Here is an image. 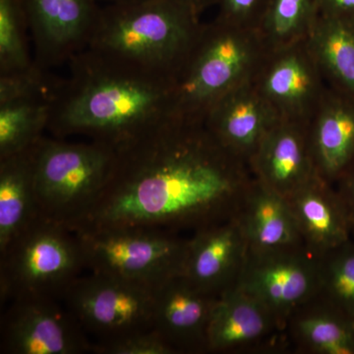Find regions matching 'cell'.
I'll use <instances>...</instances> for the list:
<instances>
[{"label":"cell","instance_id":"6da1fadb","mask_svg":"<svg viewBox=\"0 0 354 354\" xmlns=\"http://www.w3.org/2000/svg\"><path fill=\"white\" fill-rule=\"evenodd\" d=\"M108 183L74 230H195L239 213L254 180L204 120L171 116L116 149Z\"/></svg>","mask_w":354,"mask_h":354},{"label":"cell","instance_id":"7a4b0ae2","mask_svg":"<svg viewBox=\"0 0 354 354\" xmlns=\"http://www.w3.org/2000/svg\"><path fill=\"white\" fill-rule=\"evenodd\" d=\"M58 86L50 130L57 138L82 135L118 149L171 118L174 80L84 50Z\"/></svg>","mask_w":354,"mask_h":354},{"label":"cell","instance_id":"3957f363","mask_svg":"<svg viewBox=\"0 0 354 354\" xmlns=\"http://www.w3.org/2000/svg\"><path fill=\"white\" fill-rule=\"evenodd\" d=\"M203 23L181 0H141L101 7L85 50L174 81Z\"/></svg>","mask_w":354,"mask_h":354},{"label":"cell","instance_id":"277c9868","mask_svg":"<svg viewBox=\"0 0 354 354\" xmlns=\"http://www.w3.org/2000/svg\"><path fill=\"white\" fill-rule=\"evenodd\" d=\"M269 48L259 30L216 19L203 25L174 81L171 115L204 120L234 88L252 81Z\"/></svg>","mask_w":354,"mask_h":354},{"label":"cell","instance_id":"5b68a950","mask_svg":"<svg viewBox=\"0 0 354 354\" xmlns=\"http://www.w3.org/2000/svg\"><path fill=\"white\" fill-rule=\"evenodd\" d=\"M32 158L39 215L72 230L108 183L116 151L100 142L43 136L32 147Z\"/></svg>","mask_w":354,"mask_h":354},{"label":"cell","instance_id":"8992f818","mask_svg":"<svg viewBox=\"0 0 354 354\" xmlns=\"http://www.w3.org/2000/svg\"><path fill=\"white\" fill-rule=\"evenodd\" d=\"M84 268L75 232L39 216L0 251L1 304L37 298L62 300Z\"/></svg>","mask_w":354,"mask_h":354},{"label":"cell","instance_id":"52a82bcc","mask_svg":"<svg viewBox=\"0 0 354 354\" xmlns=\"http://www.w3.org/2000/svg\"><path fill=\"white\" fill-rule=\"evenodd\" d=\"M86 268L157 288L183 274L189 239L178 232L145 227L74 230Z\"/></svg>","mask_w":354,"mask_h":354},{"label":"cell","instance_id":"ba28073f","mask_svg":"<svg viewBox=\"0 0 354 354\" xmlns=\"http://www.w3.org/2000/svg\"><path fill=\"white\" fill-rule=\"evenodd\" d=\"M155 288L91 272L65 293L64 304L81 327L106 344L153 329Z\"/></svg>","mask_w":354,"mask_h":354},{"label":"cell","instance_id":"9c48e42d","mask_svg":"<svg viewBox=\"0 0 354 354\" xmlns=\"http://www.w3.org/2000/svg\"><path fill=\"white\" fill-rule=\"evenodd\" d=\"M236 286L264 305L286 333L292 314L318 295V257L305 246L249 251Z\"/></svg>","mask_w":354,"mask_h":354},{"label":"cell","instance_id":"30bf717a","mask_svg":"<svg viewBox=\"0 0 354 354\" xmlns=\"http://www.w3.org/2000/svg\"><path fill=\"white\" fill-rule=\"evenodd\" d=\"M93 344L73 314L59 300L37 298L11 302L2 318L0 353L82 354Z\"/></svg>","mask_w":354,"mask_h":354},{"label":"cell","instance_id":"8fae6325","mask_svg":"<svg viewBox=\"0 0 354 354\" xmlns=\"http://www.w3.org/2000/svg\"><path fill=\"white\" fill-rule=\"evenodd\" d=\"M253 81L279 118L306 123L328 88L307 39L268 51Z\"/></svg>","mask_w":354,"mask_h":354},{"label":"cell","instance_id":"7c38bea8","mask_svg":"<svg viewBox=\"0 0 354 354\" xmlns=\"http://www.w3.org/2000/svg\"><path fill=\"white\" fill-rule=\"evenodd\" d=\"M60 82L37 64L0 75V158L24 152L44 136Z\"/></svg>","mask_w":354,"mask_h":354},{"label":"cell","instance_id":"4fadbf2b","mask_svg":"<svg viewBox=\"0 0 354 354\" xmlns=\"http://www.w3.org/2000/svg\"><path fill=\"white\" fill-rule=\"evenodd\" d=\"M35 48V64L48 70L87 48L99 0H21Z\"/></svg>","mask_w":354,"mask_h":354},{"label":"cell","instance_id":"5bb4252c","mask_svg":"<svg viewBox=\"0 0 354 354\" xmlns=\"http://www.w3.org/2000/svg\"><path fill=\"white\" fill-rule=\"evenodd\" d=\"M218 297L183 274L155 288L153 329L176 354L209 353V324Z\"/></svg>","mask_w":354,"mask_h":354},{"label":"cell","instance_id":"9a60e30c","mask_svg":"<svg viewBox=\"0 0 354 354\" xmlns=\"http://www.w3.org/2000/svg\"><path fill=\"white\" fill-rule=\"evenodd\" d=\"M248 242L237 216L195 230L183 274L201 290L220 297L239 283Z\"/></svg>","mask_w":354,"mask_h":354},{"label":"cell","instance_id":"2e32d148","mask_svg":"<svg viewBox=\"0 0 354 354\" xmlns=\"http://www.w3.org/2000/svg\"><path fill=\"white\" fill-rule=\"evenodd\" d=\"M249 167L254 178L290 197L318 176L310 148L308 123L279 118L261 142Z\"/></svg>","mask_w":354,"mask_h":354},{"label":"cell","instance_id":"e0dca14e","mask_svg":"<svg viewBox=\"0 0 354 354\" xmlns=\"http://www.w3.org/2000/svg\"><path fill=\"white\" fill-rule=\"evenodd\" d=\"M279 120L252 80L221 97L205 116L204 122L221 145L249 165L261 142Z\"/></svg>","mask_w":354,"mask_h":354},{"label":"cell","instance_id":"ac0fdd59","mask_svg":"<svg viewBox=\"0 0 354 354\" xmlns=\"http://www.w3.org/2000/svg\"><path fill=\"white\" fill-rule=\"evenodd\" d=\"M286 334L264 305L239 286L221 295L209 324V353H241L266 348Z\"/></svg>","mask_w":354,"mask_h":354},{"label":"cell","instance_id":"d6986e66","mask_svg":"<svg viewBox=\"0 0 354 354\" xmlns=\"http://www.w3.org/2000/svg\"><path fill=\"white\" fill-rule=\"evenodd\" d=\"M305 247L316 257L353 239V227L333 184L315 176L288 197Z\"/></svg>","mask_w":354,"mask_h":354},{"label":"cell","instance_id":"ffe728a7","mask_svg":"<svg viewBox=\"0 0 354 354\" xmlns=\"http://www.w3.org/2000/svg\"><path fill=\"white\" fill-rule=\"evenodd\" d=\"M317 174L335 183L354 160V101L328 86L308 123Z\"/></svg>","mask_w":354,"mask_h":354},{"label":"cell","instance_id":"44dd1931","mask_svg":"<svg viewBox=\"0 0 354 354\" xmlns=\"http://www.w3.org/2000/svg\"><path fill=\"white\" fill-rule=\"evenodd\" d=\"M237 218L249 251L266 252L305 246L288 198L254 178Z\"/></svg>","mask_w":354,"mask_h":354},{"label":"cell","instance_id":"7402d4cb","mask_svg":"<svg viewBox=\"0 0 354 354\" xmlns=\"http://www.w3.org/2000/svg\"><path fill=\"white\" fill-rule=\"evenodd\" d=\"M286 335L304 353L354 354L353 319L319 295L292 314Z\"/></svg>","mask_w":354,"mask_h":354},{"label":"cell","instance_id":"603a6c76","mask_svg":"<svg viewBox=\"0 0 354 354\" xmlns=\"http://www.w3.org/2000/svg\"><path fill=\"white\" fill-rule=\"evenodd\" d=\"M32 147L24 152L0 158V251L41 216L35 188Z\"/></svg>","mask_w":354,"mask_h":354},{"label":"cell","instance_id":"cb8c5ba5","mask_svg":"<svg viewBox=\"0 0 354 354\" xmlns=\"http://www.w3.org/2000/svg\"><path fill=\"white\" fill-rule=\"evenodd\" d=\"M307 41L328 86L354 101V26L319 15Z\"/></svg>","mask_w":354,"mask_h":354},{"label":"cell","instance_id":"d4e9b609","mask_svg":"<svg viewBox=\"0 0 354 354\" xmlns=\"http://www.w3.org/2000/svg\"><path fill=\"white\" fill-rule=\"evenodd\" d=\"M318 16L317 0H268L259 31L274 50L308 38Z\"/></svg>","mask_w":354,"mask_h":354},{"label":"cell","instance_id":"484cf974","mask_svg":"<svg viewBox=\"0 0 354 354\" xmlns=\"http://www.w3.org/2000/svg\"><path fill=\"white\" fill-rule=\"evenodd\" d=\"M319 260V297L354 319L353 237Z\"/></svg>","mask_w":354,"mask_h":354},{"label":"cell","instance_id":"4316f807","mask_svg":"<svg viewBox=\"0 0 354 354\" xmlns=\"http://www.w3.org/2000/svg\"><path fill=\"white\" fill-rule=\"evenodd\" d=\"M27 20L21 0H0V75L35 66L26 43Z\"/></svg>","mask_w":354,"mask_h":354},{"label":"cell","instance_id":"83f0119b","mask_svg":"<svg viewBox=\"0 0 354 354\" xmlns=\"http://www.w3.org/2000/svg\"><path fill=\"white\" fill-rule=\"evenodd\" d=\"M92 353L97 354H176L171 346L153 329L127 335L106 344H93Z\"/></svg>","mask_w":354,"mask_h":354},{"label":"cell","instance_id":"f1b7e54d","mask_svg":"<svg viewBox=\"0 0 354 354\" xmlns=\"http://www.w3.org/2000/svg\"><path fill=\"white\" fill-rule=\"evenodd\" d=\"M218 19L247 28L260 30L268 0H215Z\"/></svg>","mask_w":354,"mask_h":354},{"label":"cell","instance_id":"f546056e","mask_svg":"<svg viewBox=\"0 0 354 354\" xmlns=\"http://www.w3.org/2000/svg\"><path fill=\"white\" fill-rule=\"evenodd\" d=\"M335 191L341 199L342 206L354 230V160L344 169L334 184Z\"/></svg>","mask_w":354,"mask_h":354},{"label":"cell","instance_id":"4dcf8cb0","mask_svg":"<svg viewBox=\"0 0 354 354\" xmlns=\"http://www.w3.org/2000/svg\"><path fill=\"white\" fill-rule=\"evenodd\" d=\"M319 15L354 26V0H317Z\"/></svg>","mask_w":354,"mask_h":354},{"label":"cell","instance_id":"1f68e13d","mask_svg":"<svg viewBox=\"0 0 354 354\" xmlns=\"http://www.w3.org/2000/svg\"><path fill=\"white\" fill-rule=\"evenodd\" d=\"M185 6L189 7L193 12L196 13L198 16L206 10L208 7L215 4V0H181Z\"/></svg>","mask_w":354,"mask_h":354},{"label":"cell","instance_id":"d6a6232c","mask_svg":"<svg viewBox=\"0 0 354 354\" xmlns=\"http://www.w3.org/2000/svg\"><path fill=\"white\" fill-rule=\"evenodd\" d=\"M99 1L104 2V6H106V4L132 3V2L141 1V0H99Z\"/></svg>","mask_w":354,"mask_h":354},{"label":"cell","instance_id":"836d02e7","mask_svg":"<svg viewBox=\"0 0 354 354\" xmlns=\"http://www.w3.org/2000/svg\"><path fill=\"white\" fill-rule=\"evenodd\" d=\"M353 237L354 239V230H353Z\"/></svg>","mask_w":354,"mask_h":354},{"label":"cell","instance_id":"e575fe53","mask_svg":"<svg viewBox=\"0 0 354 354\" xmlns=\"http://www.w3.org/2000/svg\"><path fill=\"white\" fill-rule=\"evenodd\" d=\"M353 322H354V319H353Z\"/></svg>","mask_w":354,"mask_h":354}]
</instances>
